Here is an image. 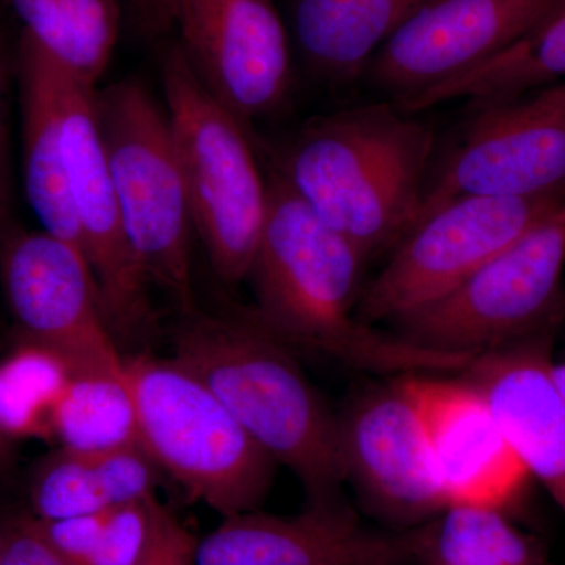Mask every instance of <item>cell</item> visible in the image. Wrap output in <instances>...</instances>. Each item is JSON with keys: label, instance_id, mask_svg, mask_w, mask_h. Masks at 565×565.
<instances>
[{"label": "cell", "instance_id": "1", "mask_svg": "<svg viewBox=\"0 0 565 565\" xmlns=\"http://www.w3.org/2000/svg\"><path fill=\"white\" fill-rule=\"evenodd\" d=\"M258 247L247 280L250 318L289 348L332 356L367 373L457 374L475 355L434 351L356 321L366 259L270 167Z\"/></svg>", "mask_w": 565, "mask_h": 565}, {"label": "cell", "instance_id": "2", "mask_svg": "<svg viewBox=\"0 0 565 565\" xmlns=\"http://www.w3.org/2000/svg\"><path fill=\"white\" fill-rule=\"evenodd\" d=\"M392 102L305 122L273 169L367 263L390 255L414 226L433 166L430 122Z\"/></svg>", "mask_w": 565, "mask_h": 565}, {"label": "cell", "instance_id": "3", "mask_svg": "<svg viewBox=\"0 0 565 565\" xmlns=\"http://www.w3.org/2000/svg\"><path fill=\"white\" fill-rule=\"evenodd\" d=\"M172 359L199 377L275 463L299 479L308 504L340 500L345 482L338 415L291 348L250 318L188 315Z\"/></svg>", "mask_w": 565, "mask_h": 565}, {"label": "cell", "instance_id": "4", "mask_svg": "<svg viewBox=\"0 0 565 565\" xmlns=\"http://www.w3.org/2000/svg\"><path fill=\"white\" fill-rule=\"evenodd\" d=\"M125 375L152 462L223 519L256 511L277 463L215 394L173 359L132 356Z\"/></svg>", "mask_w": 565, "mask_h": 565}, {"label": "cell", "instance_id": "5", "mask_svg": "<svg viewBox=\"0 0 565 565\" xmlns=\"http://www.w3.org/2000/svg\"><path fill=\"white\" fill-rule=\"evenodd\" d=\"M96 121L129 243L148 281L195 313L191 202L166 109L139 81L95 93Z\"/></svg>", "mask_w": 565, "mask_h": 565}, {"label": "cell", "instance_id": "6", "mask_svg": "<svg viewBox=\"0 0 565 565\" xmlns=\"http://www.w3.org/2000/svg\"><path fill=\"white\" fill-rule=\"evenodd\" d=\"M162 88L193 228L223 281L247 280L267 203L250 131L206 90L180 46L163 61Z\"/></svg>", "mask_w": 565, "mask_h": 565}, {"label": "cell", "instance_id": "7", "mask_svg": "<svg viewBox=\"0 0 565 565\" xmlns=\"http://www.w3.org/2000/svg\"><path fill=\"white\" fill-rule=\"evenodd\" d=\"M565 204L456 289L392 322L434 351L481 353L553 333L565 313Z\"/></svg>", "mask_w": 565, "mask_h": 565}, {"label": "cell", "instance_id": "8", "mask_svg": "<svg viewBox=\"0 0 565 565\" xmlns=\"http://www.w3.org/2000/svg\"><path fill=\"white\" fill-rule=\"evenodd\" d=\"M561 192L565 81L515 96L471 99L470 114L430 166L414 226L463 196L531 199Z\"/></svg>", "mask_w": 565, "mask_h": 565}, {"label": "cell", "instance_id": "9", "mask_svg": "<svg viewBox=\"0 0 565 565\" xmlns=\"http://www.w3.org/2000/svg\"><path fill=\"white\" fill-rule=\"evenodd\" d=\"M565 204V192L531 199L463 196L416 223L356 305V321H396L456 289Z\"/></svg>", "mask_w": 565, "mask_h": 565}, {"label": "cell", "instance_id": "10", "mask_svg": "<svg viewBox=\"0 0 565 565\" xmlns=\"http://www.w3.org/2000/svg\"><path fill=\"white\" fill-rule=\"evenodd\" d=\"M0 280L20 341L57 353L73 374L122 377L87 259L46 232H11L0 243Z\"/></svg>", "mask_w": 565, "mask_h": 565}, {"label": "cell", "instance_id": "11", "mask_svg": "<svg viewBox=\"0 0 565 565\" xmlns=\"http://www.w3.org/2000/svg\"><path fill=\"white\" fill-rule=\"evenodd\" d=\"M95 88L63 68V158L71 200L104 318L115 340H136L154 322L148 278L129 243L95 111Z\"/></svg>", "mask_w": 565, "mask_h": 565}, {"label": "cell", "instance_id": "12", "mask_svg": "<svg viewBox=\"0 0 565 565\" xmlns=\"http://www.w3.org/2000/svg\"><path fill=\"white\" fill-rule=\"evenodd\" d=\"M162 3L180 28V50L195 76L248 131L288 103L292 51L275 0Z\"/></svg>", "mask_w": 565, "mask_h": 565}, {"label": "cell", "instance_id": "13", "mask_svg": "<svg viewBox=\"0 0 565 565\" xmlns=\"http://www.w3.org/2000/svg\"><path fill=\"white\" fill-rule=\"evenodd\" d=\"M565 0H424L362 81L394 104L455 79L522 40Z\"/></svg>", "mask_w": 565, "mask_h": 565}, {"label": "cell", "instance_id": "14", "mask_svg": "<svg viewBox=\"0 0 565 565\" xmlns=\"http://www.w3.org/2000/svg\"><path fill=\"white\" fill-rule=\"evenodd\" d=\"M345 482L401 530L448 509L418 411L396 379L360 394L338 415Z\"/></svg>", "mask_w": 565, "mask_h": 565}, {"label": "cell", "instance_id": "15", "mask_svg": "<svg viewBox=\"0 0 565 565\" xmlns=\"http://www.w3.org/2000/svg\"><path fill=\"white\" fill-rule=\"evenodd\" d=\"M396 381L422 418L448 508L508 512L525 492L530 475L484 394L460 373L405 374Z\"/></svg>", "mask_w": 565, "mask_h": 565}, {"label": "cell", "instance_id": "16", "mask_svg": "<svg viewBox=\"0 0 565 565\" xmlns=\"http://www.w3.org/2000/svg\"><path fill=\"white\" fill-rule=\"evenodd\" d=\"M195 565H419L416 530L364 525L340 500L300 514L226 516L199 541Z\"/></svg>", "mask_w": 565, "mask_h": 565}, {"label": "cell", "instance_id": "17", "mask_svg": "<svg viewBox=\"0 0 565 565\" xmlns=\"http://www.w3.org/2000/svg\"><path fill=\"white\" fill-rule=\"evenodd\" d=\"M552 337L476 355L460 374L484 394L526 473L565 514V397L553 377Z\"/></svg>", "mask_w": 565, "mask_h": 565}, {"label": "cell", "instance_id": "18", "mask_svg": "<svg viewBox=\"0 0 565 565\" xmlns=\"http://www.w3.org/2000/svg\"><path fill=\"white\" fill-rule=\"evenodd\" d=\"M62 71L61 63L22 33L18 74L28 202L43 226V232L73 245L82 253L81 232L63 158Z\"/></svg>", "mask_w": 565, "mask_h": 565}, {"label": "cell", "instance_id": "19", "mask_svg": "<svg viewBox=\"0 0 565 565\" xmlns=\"http://www.w3.org/2000/svg\"><path fill=\"white\" fill-rule=\"evenodd\" d=\"M424 0H292L297 50L329 87L363 77L375 52Z\"/></svg>", "mask_w": 565, "mask_h": 565}, {"label": "cell", "instance_id": "20", "mask_svg": "<svg viewBox=\"0 0 565 565\" xmlns=\"http://www.w3.org/2000/svg\"><path fill=\"white\" fill-rule=\"evenodd\" d=\"M564 81L565 2L508 50L394 106L407 114H419L451 99L504 98Z\"/></svg>", "mask_w": 565, "mask_h": 565}, {"label": "cell", "instance_id": "21", "mask_svg": "<svg viewBox=\"0 0 565 565\" xmlns=\"http://www.w3.org/2000/svg\"><path fill=\"white\" fill-rule=\"evenodd\" d=\"M35 41L77 81L95 88L120 33L118 0H7Z\"/></svg>", "mask_w": 565, "mask_h": 565}, {"label": "cell", "instance_id": "22", "mask_svg": "<svg viewBox=\"0 0 565 565\" xmlns=\"http://www.w3.org/2000/svg\"><path fill=\"white\" fill-rule=\"evenodd\" d=\"M415 530L419 565H556L497 509L452 505Z\"/></svg>", "mask_w": 565, "mask_h": 565}, {"label": "cell", "instance_id": "23", "mask_svg": "<svg viewBox=\"0 0 565 565\" xmlns=\"http://www.w3.org/2000/svg\"><path fill=\"white\" fill-rule=\"evenodd\" d=\"M51 430L52 440L73 451L102 452L139 444L126 375H71L52 414Z\"/></svg>", "mask_w": 565, "mask_h": 565}, {"label": "cell", "instance_id": "24", "mask_svg": "<svg viewBox=\"0 0 565 565\" xmlns=\"http://www.w3.org/2000/svg\"><path fill=\"white\" fill-rule=\"evenodd\" d=\"M71 375L57 353L18 341L0 362V430L14 441L52 440V414Z\"/></svg>", "mask_w": 565, "mask_h": 565}, {"label": "cell", "instance_id": "25", "mask_svg": "<svg viewBox=\"0 0 565 565\" xmlns=\"http://www.w3.org/2000/svg\"><path fill=\"white\" fill-rule=\"evenodd\" d=\"M31 515L41 522L96 514L117 508L102 452L58 448L41 457L29 481Z\"/></svg>", "mask_w": 565, "mask_h": 565}, {"label": "cell", "instance_id": "26", "mask_svg": "<svg viewBox=\"0 0 565 565\" xmlns=\"http://www.w3.org/2000/svg\"><path fill=\"white\" fill-rule=\"evenodd\" d=\"M152 497L109 509L87 565H139L150 535Z\"/></svg>", "mask_w": 565, "mask_h": 565}, {"label": "cell", "instance_id": "27", "mask_svg": "<svg viewBox=\"0 0 565 565\" xmlns=\"http://www.w3.org/2000/svg\"><path fill=\"white\" fill-rule=\"evenodd\" d=\"M195 535L170 509L151 498V527L139 565H195Z\"/></svg>", "mask_w": 565, "mask_h": 565}, {"label": "cell", "instance_id": "28", "mask_svg": "<svg viewBox=\"0 0 565 565\" xmlns=\"http://www.w3.org/2000/svg\"><path fill=\"white\" fill-rule=\"evenodd\" d=\"M3 565H74L41 534L31 512L0 519Z\"/></svg>", "mask_w": 565, "mask_h": 565}, {"label": "cell", "instance_id": "29", "mask_svg": "<svg viewBox=\"0 0 565 565\" xmlns=\"http://www.w3.org/2000/svg\"><path fill=\"white\" fill-rule=\"evenodd\" d=\"M11 159H10V125H9V66L6 51L0 43V243L11 230Z\"/></svg>", "mask_w": 565, "mask_h": 565}, {"label": "cell", "instance_id": "30", "mask_svg": "<svg viewBox=\"0 0 565 565\" xmlns=\"http://www.w3.org/2000/svg\"><path fill=\"white\" fill-rule=\"evenodd\" d=\"M13 460L14 440H11L10 437H7V435L0 430V479L9 473Z\"/></svg>", "mask_w": 565, "mask_h": 565}, {"label": "cell", "instance_id": "31", "mask_svg": "<svg viewBox=\"0 0 565 565\" xmlns=\"http://www.w3.org/2000/svg\"><path fill=\"white\" fill-rule=\"evenodd\" d=\"M553 377H555V382L557 386H559L561 393L565 397V362L564 360H559V362L553 363Z\"/></svg>", "mask_w": 565, "mask_h": 565}, {"label": "cell", "instance_id": "32", "mask_svg": "<svg viewBox=\"0 0 565 565\" xmlns=\"http://www.w3.org/2000/svg\"><path fill=\"white\" fill-rule=\"evenodd\" d=\"M0 565H3L2 527H0Z\"/></svg>", "mask_w": 565, "mask_h": 565}, {"label": "cell", "instance_id": "33", "mask_svg": "<svg viewBox=\"0 0 565 565\" xmlns=\"http://www.w3.org/2000/svg\"><path fill=\"white\" fill-rule=\"evenodd\" d=\"M561 360H564V362H565V349H564V355H563V359H561Z\"/></svg>", "mask_w": 565, "mask_h": 565}]
</instances>
